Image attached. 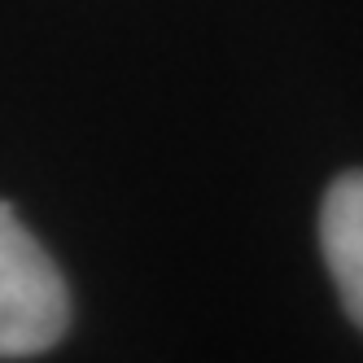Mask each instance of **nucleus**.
<instances>
[{"label": "nucleus", "instance_id": "2", "mask_svg": "<svg viewBox=\"0 0 363 363\" xmlns=\"http://www.w3.org/2000/svg\"><path fill=\"white\" fill-rule=\"evenodd\" d=\"M320 245L346 311L363 328V171L342 175L320 211Z\"/></svg>", "mask_w": 363, "mask_h": 363}, {"label": "nucleus", "instance_id": "1", "mask_svg": "<svg viewBox=\"0 0 363 363\" xmlns=\"http://www.w3.org/2000/svg\"><path fill=\"white\" fill-rule=\"evenodd\" d=\"M70 298L57 263L0 201V359H31L62 342Z\"/></svg>", "mask_w": 363, "mask_h": 363}]
</instances>
